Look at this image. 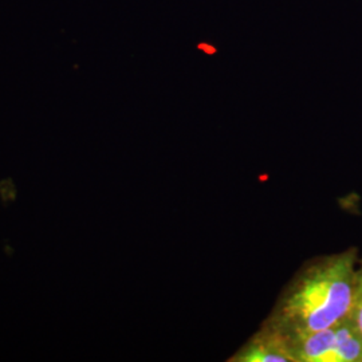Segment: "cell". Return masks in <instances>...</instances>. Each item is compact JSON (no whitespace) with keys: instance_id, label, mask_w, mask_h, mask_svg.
Masks as SVG:
<instances>
[{"instance_id":"1","label":"cell","mask_w":362,"mask_h":362,"mask_svg":"<svg viewBox=\"0 0 362 362\" xmlns=\"http://www.w3.org/2000/svg\"><path fill=\"white\" fill-rule=\"evenodd\" d=\"M358 264L360 252L354 247L308 260L281 291L262 325L286 339L346 321Z\"/></svg>"},{"instance_id":"2","label":"cell","mask_w":362,"mask_h":362,"mask_svg":"<svg viewBox=\"0 0 362 362\" xmlns=\"http://www.w3.org/2000/svg\"><path fill=\"white\" fill-rule=\"evenodd\" d=\"M293 362H361L362 341L350 318L309 334L286 338Z\"/></svg>"},{"instance_id":"3","label":"cell","mask_w":362,"mask_h":362,"mask_svg":"<svg viewBox=\"0 0 362 362\" xmlns=\"http://www.w3.org/2000/svg\"><path fill=\"white\" fill-rule=\"evenodd\" d=\"M228 362H293L285 339L266 326H260L246 344L233 353Z\"/></svg>"},{"instance_id":"4","label":"cell","mask_w":362,"mask_h":362,"mask_svg":"<svg viewBox=\"0 0 362 362\" xmlns=\"http://www.w3.org/2000/svg\"><path fill=\"white\" fill-rule=\"evenodd\" d=\"M349 318L350 322L354 326L357 334L360 336L362 341V258H360V264H358L357 288H356V296H354V302H353Z\"/></svg>"},{"instance_id":"5","label":"cell","mask_w":362,"mask_h":362,"mask_svg":"<svg viewBox=\"0 0 362 362\" xmlns=\"http://www.w3.org/2000/svg\"><path fill=\"white\" fill-rule=\"evenodd\" d=\"M361 362H362V360H361Z\"/></svg>"}]
</instances>
